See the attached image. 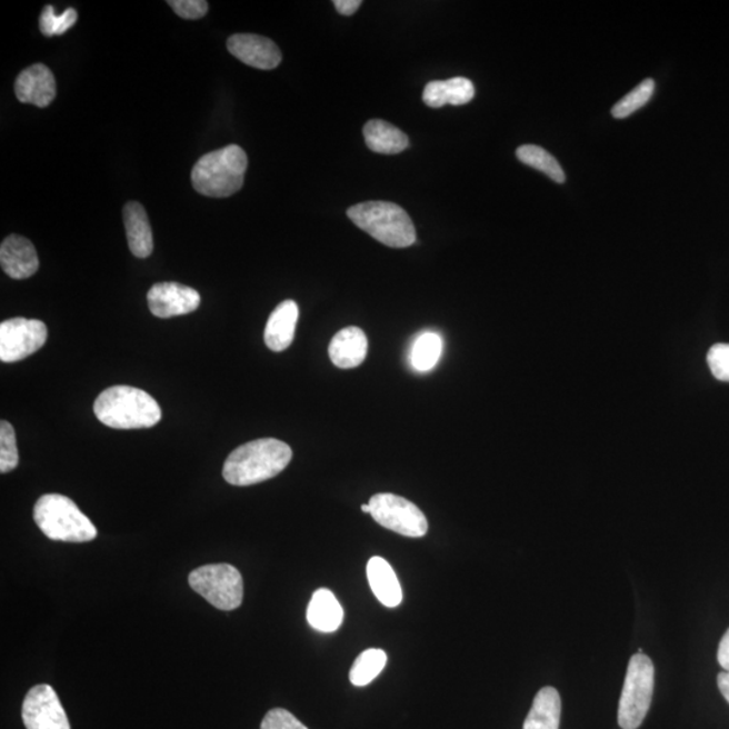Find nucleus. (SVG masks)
Masks as SVG:
<instances>
[{
  "label": "nucleus",
  "instance_id": "f257e3e1",
  "mask_svg": "<svg viewBox=\"0 0 729 729\" xmlns=\"http://www.w3.org/2000/svg\"><path fill=\"white\" fill-rule=\"evenodd\" d=\"M291 460L292 449L287 443L274 438L257 439L231 452L223 477L231 486H256L279 476Z\"/></svg>",
  "mask_w": 729,
  "mask_h": 729
},
{
  "label": "nucleus",
  "instance_id": "f03ea898",
  "mask_svg": "<svg viewBox=\"0 0 729 729\" xmlns=\"http://www.w3.org/2000/svg\"><path fill=\"white\" fill-rule=\"evenodd\" d=\"M93 412L106 426L117 430L149 429L161 420V408L142 389L116 386L98 396Z\"/></svg>",
  "mask_w": 729,
  "mask_h": 729
},
{
  "label": "nucleus",
  "instance_id": "7ed1b4c3",
  "mask_svg": "<svg viewBox=\"0 0 729 729\" xmlns=\"http://www.w3.org/2000/svg\"><path fill=\"white\" fill-rule=\"evenodd\" d=\"M248 168V156L238 144L204 154L192 169L197 192L210 198H229L241 190Z\"/></svg>",
  "mask_w": 729,
  "mask_h": 729
},
{
  "label": "nucleus",
  "instance_id": "20e7f679",
  "mask_svg": "<svg viewBox=\"0 0 729 729\" xmlns=\"http://www.w3.org/2000/svg\"><path fill=\"white\" fill-rule=\"evenodd\" d=\"M348 217L357 228L386 247L403 249L417 242L412 219L398 204L364 202L350 207Z\"/></svg>",
  "mask_w": 729,
  "mask_h": 729
},
{
  "label": "nucleus",
  "instance_id": "39448f33",
  "mask_svg": "<svg viewBox=\"0 0 729 729\" xmlns=\"http://www.w3.org/2000/svg\"><path fill=\"white\" fill-rule=\"evenodd\" d=\"M34 520L49 539L61 542H91L98 536L96 526L74 501L62 495L42 496L34 507Z\"/></svg>",
  "mask_w": 729,
  "mask_h": 729
},
{
  "label": "nucleus",
  "instance_id": "423d86ee",
  "mask_svg": "<svg viewBox=\"0 0 729 729\" xmlns=\"http://www.w3.org/2000/svg\"><path fill=\"white\" fill-rule=\"evenodd\" d=\"M656 668L645 653H635L628 663L623 691L619 702L618 721L623 729L642 726L652 701Z\"/></svg>",
  "mask_w": 729,
  "mask_h": 729
},
{
  "label": "nucleus",
  "instance_id": "0eeeda50",
  "mask_svg": "<svg viewBox=\"0 0 729 729\" xmlns=\"http://www.w3.org/2000/svg\"><path fill=\"white\" fill-rule=\"evenodd\" d=\"M190 587L221 611H234L242 605L243 580L240 571L229 563L206 565L194 569Z\"/></svg>",
  "mask_w": 729,
  "mask_h": 729
},
{
  "label": "nucleus",
  "instance_id": "6e6552de",
  "mask_svg": "<svg viewBox=\"0 0 729 729\" xmlns=\"http://www.w3.org/2000/svg\"><path fill=\"white\" fill-rule=\"evenodd\" d=\"M370 515L380 526L400 536L422 538L429 531L425 513L410 500L392 493L375 495L369 501Z\"/></svg>",
  "mask_w": 729,
  "mask_h": 729
},
{
  "label": "nucleus",
  "instance_id": "1a4fd4ad",
  "mask_svg": "<svg viewBox=\"0 0 729 729\" xmlns=\"http://www.w3.org/2000/svg\"><path fill=\"white\" fill-rule=\"evenodd\" d=\"M47 339L48 329L41 320H4L0 324V360L6 363L22 361L39 351Z\"/></svg>",
  "mask_w": 729,
  "mask_h": 729
},
{
  "label": "nucleus",
  "instance_id": "9d476101",
  "mask_svg": "<svg viewBox=\"0 0 729 729\" xmlns=\"http://www.w3.org/2000/svg\"><path fill=\"white\" fill-rule=\"evenodd\" d=\"M27 729H71L58 693L49 685H37L28 691L22 706Z\"/></svg>",
  "mask_w": 729,
  "mask_h": 729
},
{
  "label": "nucleus",
  "instance_id": "9b49d317",
  "mask_svg": "<svg viewBox=\"0 0 729 729\" xmlns=\"http://www.w3.org/2000/svg\"><path fill=\"white\" fill-rule=\"evenodd\" d=\"M202 298L193 288L179 282H160L148 293L149 310L161 319L187 316L197 311Z\"/></svg>",
  "mask_w": 729,
  "mask_h": 729
},
{
  "label": "nucleus",
  "instance_id": "f8f14e48",
  "mask_svg": "<svg viewBox=\"0 0 729 729\" xmlns=\"http://www.w3.org/2000/svg\"><path fill=\"white\" fill-rule=\"evenodd\" d=\"M229 52L243 64L270 71L280 66V49L267 37L256 34H236L228 41Z\"/></svg>",
  "mask_w": 729,
  "mask_h": 729
},
{
  "label": "nucleus",
  "instance_id": "ddd939ff",
  "mask_svg": "<svg viewBox=\"0 0 729 729\" xmlns=\"http://www.w3.org/2000/svg\"><path fill=\"white\" fill-rule=\"evenodd\" d=\"M0 263L6 274L11 279L24 280L31 278L40 268L39 254L34 244L28 238L12 234L0 247Z\"/></svg>",
  "mask_w": 729,
  "mask_h": 729
},
{
  "label": "nucleus",
  "instance_id": "4468645a",
  "mask_svg": "<svg viewBox=\"0 0 729 729\" xmlns=\"http://www.w3.org/2000/svg\"><path fill=\"white\" fill-rule=\"evenodd\" d=\"M16 96L21 103L48 107L56 98V80L43 64L31 66L16 80Z\"/></svg>",
  "mask_w": 729,
  "mask_h": 729
},
{
  "label": "nucleus",
  "instance_id": "2eb2a0df",
  "mask_svg": "<svg viewBox=\"0 0 729 729\" xmlns=\"http://www.w3.org/2000/svg\"><path fill=\"white\" fill-rule=\"evenodd\" d=\"M368 354V338L360 327H346L331 339L329 356L337 368L360 367Z\"/></svg>",
  "mask_w": 729,
  "mask_h": 729
},
{
  "label": "nucleus",
  "instance_id": "dca6fc26",
  "mask_svg": "<svg viewBox=\"0 0 729 729\" xmlns=\"http://www.w3.org/2000/svg\"><path fill=\"white\" fill-rule=\"evenodd\" d=\"M299 320V307L293 300L282 301L270 313L266 327V343L276 353L284 351L292 344Z\"/></svg>",
  "mask_w": 729,
  "mask_h": 729
},
{
  "label": "nucleus",
  "instance_id": "f3484780",
  "mask_svg": "<svg viewBox=\"0 0 729 729\" xmlns=\"http://www.w3.org/2000/svg\"><path fill=\"white\" fill-rule=\"evenodd\" d=\"M123 221L129 248L138 259H147L153 251V231L142 204L130 202L124 206Z\"/></svg>",
  "mask_w": 729,
  "mask_h": 729
},
{
  "label": "nucleus",
  "instance_id": "a211bd4d",
  "mask_svg": "<svg viewBox=\"0 0 729 729\" xmlns=\"http://www.w3.org/2000/svg\"><path fill=\"white\" fill-rule=\"evenodd\" d=\"M367 575L369 586L382 606L395 608L401 605L403 592H401L398 576L385 558H370Z\"/></svg>",
  "mask_w": 729,
  "mask_h": 729
},
{
  "label": "nucleus",
  "instance_id": "6ab92c4d",
  "mask_svg": "<svg viewBox=\"0 0 729 729\" xmlns=\"http://www.w3.org/2000/svg\"><path fill=\"white\" fill-rule=\"evenodd\" d=\"M307 620L320 632H334L343 621V608L329 589H318L307 608Z\"/></svg>",
  "mask_w": 729,
  "mask_h": 729
},
{
  "label": "nucleus",
  "instance_id": "aec40b11",
  "mask_svg": "<svg viewBox=\"0 0 729 729\" xmlns=\"http://www.w3.org/2000/svg\"><path fill=\"white\" fill-rule=\"evenodd\" d=\"M562 702L556 688L546 687L538 691L528 712L523 729H559Z\"/></svg>",
  "mask_w": 729,
  "mask_h": 729
},
{
  "label": "nucleus",
  "instance_id": "412c9836",
  "mask_svg": "<svg viewBox=\"0 0 729 729\" xmlns=\"http://www.w3.org/2000/svg\"><path fill=\"white\" fill-rule=\"evenodd\" d=\"M368 148L380 154H399L408 148V137L396 126L372 119L363 128Z\"/></svg>",
  "mask_w": 729,
  "mask_h": 729
},
{
  "label": "nucleus",
  "instance_id": "4be33fe9",
  "mask_svg": "<svg viewBox=\"0 0 729 729\" xmlns=\"http://www.w3.org/2000/svg\"><path fill=\"white\" fill-rule=\"evenodd\" d=\"M517 156L526 166L543 172L558 184H562L567 180V174H565L562 167L559 166L555 157L543 148L537 147V144H523L517 150Z\"/></svg>",
  "mask_w": 729,
  "mask_h": 729
},
{
  "label": "nucleus",
  "instance_id": "5701e85b",
  "mask_svg": "<svg viewBox=\"0 0 729 729\" xmlns=\"http://www.w3.org/2000/svg\"><path fill=\"white\" fill-rule=\"evenodd\" d=\"M388 658L386 651L369 649L358 656L350 670V681L354 687H367L385 670Z\"/></svg>",
  "mask_w": 729,
  "mask_h": 729
},
{
  "label": "nucleus",
  "instance_id": "b1692460",
  "mask_svg": "<svg viewBox=\"0 0 729 729\" xmlns=\"http://www.w3.org/2000/svg\"><path fill=\"white\" fill-rule=\"evenodd\" d=\"M442 354V339L433 332L420 336L413 344L411 361L412 367L419 372H429L439 361Z\"/></svg>",
  "mask_w": 729,
  "mask_h": 729
},
{
  "label": "nucleus",
  "instance_id": "393cba45",
  "mask_svg": "<svg viewBox=\"0 0 729 729\" xmlns=\"http://www.w3.org/2000/svg\"><path fill=\"white\" fill-rule=\"evenodd\" d=\"M653 91H656V83L652 79L642 81L635 90L615 104L612 116L618 119L630 117L635 111L649 103Z\"/></svg>",
  "mask_w": 729,
  "mask_h": 729
},
{
  "label": "nucleus",
  "instance_id": "a878e982",
  "mask_svg": "<svg viewBox=\"0 0 729 729\" xmlns=\"http://www.w3.org/2000/svg\"><path fill=\"white\" fill-rule=\"evenodd\" d=\"M78 22V12L67 9L62 14L54 12L53 6H46L40 17V30L46 37L62 36Z\"/></svg>",
  "mask_w": 729,
  "mask_h": 729
},
{
  "label": "nucleus",
  "instance_id": "bb28decb",
  "mask_svg": "<svg viewBox=\"0 0 729 729\" xmlns=\"http://www.w3.org/2000/svg\"><path fill=\"white\" fill-rule=\"evenodd\" d=\"M20 462L18 456L16 431L6 420L0 423V473L6 475L14 470Z\"/></svg>",
  "mask_w": 729,
  "mask_h": 729
},
{
  "label": "nucleus",
  "instance_id": "cd10ccee",
  "mask_svg": "<svg viewBox=\"0 0 729 729\" xmlns=\"http://www.w3.org/2000/svg\"><path fill=\"white\" fill-rule=\"evenodd\" d=\"M446 90H448V104L452 106L467 104L476 96L475 86L467 78L446 80Z\"/></svg>",
  "mask_w": 729,
  "mask_h": 729
},
{
  "label": "nucleus",
  "instance_id": "c85d7f7f",
  "mask_svg": "<svg viewBox=\"0 0 729 729\" xmlns=\"http://www.w3.org/2000/svg\"><path fill=\"white\" fill-rule=\"evenodd\" d=\"M707 360L716 379L729 382V343L715 344L709 350Z\"/></svg>",
  "mask_w": 729,
  "mask_h": 729
},
{
  "label": "nucleus",
  "instance_id": "c756f323",
  "mask_svg": "<svg viewBox=\"0 0 729 729\" xmlns=\"http://www.w3.org/2000/svg\"><path fill=\"white\" fill-rule=\"evenodd\" d=\"M261 729H308L286 709L276 708L269 710L261 722Z\"/></svg>",
  "mask_w": 729,
  "mask_h": 729
},
{
  "label": "nucleus",
  "instance_id": "7c9ffc66",
  "mask_svg": "<svg viewBox=\"0 0 729 729\" xmlns=\"http://www.w3.org/2000/svg\"><path fill=\"white\" fill-rule=\"evenodd\" d=\"M168 4L182 20H200L209 11V3L204 0H169Z\"/></svg>",
  "mask_w": 729,
  "mask_h": 729
},
{
  "label": "nucleus",
  "instance_id": "2f4dec72",
  "mask_svg": "<svg viewBox=\"0 0 729 729\" xmlns=\"http://www.w3.org/2000/svg\"><path fill=\"white\" fill-rule=\"evenodd\" d=\"M718 661L722 669L718 676V687L720 693L729 703V628L720 640Z\"/></svg>",
  "mask_w": 729,
  "mask_h": 729
},
{
  "label": "nucleus",
  "instance_id": "473e14b6",
  "mask_svg": "<svg viewBox=\"0 0 729 729\" xmlns=\"http://www.w3.org/2000/svg\"><path fill=\"white\" fill-rule=\"evenodd\" d=\"M423 102L431 107V109H441L448 104V90H446V81H430L425 87Z\"/></svg>",
  "mask_w": 729,
  "mask_h": 729
},
{
  "label": "nucleus",
  "instance_id": "72a5a7b5",
  "mask_svg": "<svg viewBox=\"0 0 729 729\" xmlns=\"http://www.w3.org/2000/svg\"><path fill=\"white\" fill-rule=\"evenodd\" d=\"M332 4L336 6L339 14L350 17L353 16L358 9H360L362 2L361 0H336V2H332Z\"/></svg>",
  "mask_w": 729,
  "mask_h": 729
},
{
  "label": "nucleus",
  "instance_id": "f704fd0d",
  "mask_svg": "<svg viewBox=\"0 0 729 729\" xmlns=\"http://www.w3.org/2000/svg\"><path fill=\"white\" fill-rule=\"evenodd\" d=\"M361 509H362V512H364V513H369V515H370V506H369V505H363V506L361 507Z\"/></svg>",
  "mask_w": 729,
  "mask_h": 729
}]
</instances>
